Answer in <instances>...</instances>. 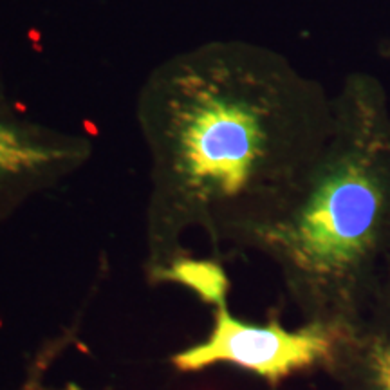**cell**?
Wrapping results in <instances>:
<instances>
[{
  "label": "cell",
  "mask_w": 390,
  "mask_h": 390,
  "mask_svg": "<svg viewBox=\"0 0 390 390\" xmlns=\"http://www.w3.org/2000/svg\"><path fill=\"white\" fill-rule=\"evenodd\" d=\"M342 330L322 323H307L287 330L276 320L251 325L219 307L213 332L204 343L174 356L179 370H201L215 363H230L276 383L296 370L315 365L327 367Z\"/></svg>",
  "instance_id": "3"
},
{
  "label": "cell",
  "mask_w": 390,
  "mask_h": 390,
  "mask_svg": "<svg viewBox=\"0 0 390 390\" xmlns=\"http://www.w3.org/2000/svg\"><path fill=\"white\" fill-rule=\"evenodd\" d=\"M135 114L181 204L233 211L251 239L325 145L332 96L273 49L213 40L161 62Z\"/></svg>",
  "instance_id": "1"
},
{
  "label": "cell",
  "mask_w": 390,
  "mask_h": 390,
  "mask_svg": "<svg viewBox=\"0 0 390 390\" xmlns=\"http://www.w3.org/2000/svg\"><path fill=\"white\" fill-rule=\"evenodd\" d=\"M168 280L181 282L193 289L206 303H215L217 307L226 305L228 278L224 269L211 260L181 259L163 271Z\"/></svg>",
  "instance_id": "6"
},
{
  "label": "cell",
  "mask_w": 390,
  "mask_h": 390,
  "mask_svg": "<svg viewBox=\"0 0 390 390\" xmlns=\"http://www.w3.org/2000/svg\"><path fill=\"white\" fill-rule=\"evenodd\" d=\"M78 155V145L65 141L42 143L0 123V172L4 174L18 175L25 172H40Z\"/></svg>",
  "instance_id": "5"
},
{
  "label": "cell",
  "mask_w": 390,
  "mask_h": 390,
  "mask_svg": "<svg viewBox=\"0 0 390 390\" xmlns=\"http://www.w3.org/2000/svg\"><path fill=\"white\" fill-rule=\"evenodd\" d=\"M327 369L343 390H390V260L363 316L342 332Z\"/></svg>",
  "instance_id": "4"
},
{
  "label": "cell",
  "mask_w": 390,
  "mask_h": 390,
  "mask_svg": "<svg viewBox=\"0 0 390 390\" xmlns=\"http://www.w3.org/2000/svg\"><path fill=\"white\" fill-rule=\"evenodd\" d=\"M251 240L282 264L309 323L345 332L361 318L390 260V100L376 76L343 80L323 148Z\"/></svg>",
  "instance_id": "2"
}]
</instances>
